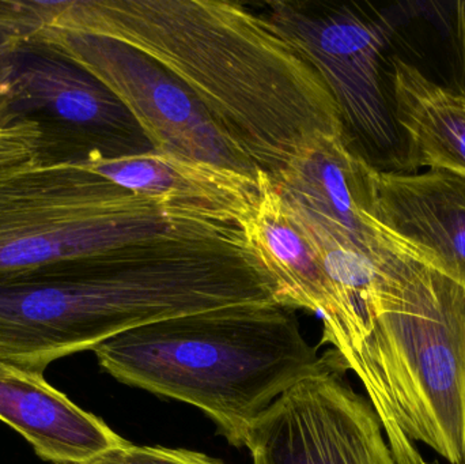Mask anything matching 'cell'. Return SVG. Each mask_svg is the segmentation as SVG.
<instances>
[{"label":"cell","mask_w":465,"mask_h":464,"mask_svg":"<svg viewBox=\"0 0 465 464\" xmlns=\"http://www.w3.org/2000/svg\"><path fill=\"white\" fill-rule=\"evenodd\" d=\"M49 27L114 38L152 57L267 176L317 136L346 138L319 73L238 3L64 0Z\"/></svg>","instance_id":"obj_1"},{"label":"cell","mask_w":465,"mask_h":464,"mask_svg":"<svg viewBox=\"0 0 465 464\" xmlns=\"http://www.w3.org/2000/svg\"><path fill=\"white\" fill-rule=\"evenodd\" d=\"M229 301L228 266L206 240L161 237L62 262L0 285V360L44 373L114 335Z\"/></svg>","instance_id":"obj_2"},{"label":"cell","mask_w":465,"mask_h":464,"mask_svg":"<svg viewBox=\"0 0 465 464\" xmlns=\"http://www.w3.org/2000/svg\"><path fill=\"white\" fill-rule=\"evenodd\" d=\"M93 351L120 383L201 409L238 449L254 422L319 361L294 310L279 302L155 321Z\"/></svg>","instance_id":"obj_3"},{"label":"cell","mask_w":465,"mask_h":464,"mask_svg":"<svg viewBox=\"0 0 465 464\" xmlns=\"http://www.w3.org/2000/svg\"><path fill=\"white\" fill-rule=\"evenodd\" d=\"M262 15L322 76L352 152L374 171L418 173L411 139L396 116L393 82L396 57L411 67L422 62L417 2L325 8L272 2Z\"/></svg>","instance_id":"obj_4"},{"label":"cell","mask_w":465,"mask_h":464,"mask_svg":"<svg viewBox=\"0 0 465 464\" xmlns=\"http://www.w3.org/2000/svg\"><path fill=\"white\" fill-rule=\"evenodd\" d=\"M237 229L135 195L79 166L0 163V285L149 240Z\"/></svg>","instance_id":"obj_5"},{"label":"cell","mask_w":465,"mask_h":464,"mask_svg":"<svg viewBox=\"0 0 465 464\" xmlns=\"http://www.w3.org/2000/svg\"><path fill=\"white\" fill-rule=\"evenodd\" d=\"M376 267V338L407 433L465 464V288L393 239Z\"/></svg>","instance_id":"obj_6"},{"label":"cell","mask_w":465,"mask_h":464,"mask_svg":"<svg viewBox=\"0 0 465 464\" xmlns=\"http://www.w3.org/2000/svg\"><path fill=\"white\" fill-rule=\"evenodd\" d=\"M35 124V166H81L150 150L133 114L114 93L56 45L22 41L0 81V128Z\"/></svg>","instance_id":"obj_7"},{"label":"cell","mask_w":465,"mask_h":464,"mask_svg":"<svg viewBox=\"0 0 465 464\" xmlns=\"http://www.w3.org/2000/svg\"><path fill=\"white\" fill-rule=\"evenodd\" d=\"M49 41L103 81L133 114L155 152L259 179L264 172L168 70L138 49L104 35L45 27Z\"/></svg>","instance_id":"obj_8"},{"label":"cell","mask_w":465,"mask_h":464,"mask_svg":"<svg viewBox=\"0 0 465 464\" xmlns=\"http://www.w3.org/2000/svg\"><path fill=\"white\" fill-rule=\"evenodd\" d=\"M346 372L331 351L275 400L246 438L253 464H396L376 411Z\"/></svg>","instance_id":"obj_9"},{"label":"cell","mask_w":465,"mask_h":464,"mask_svg":"<svg viewBox=\"0 0 465 464\" xmlns=\"http://www.w3.org/2000/svg\"><path fill=\"white\" fill-rule=\"evenodd\" d=\"M373 168L346 138L320 135L270 177L295 222L379 264L392 242L374 218Z\"/></svg>","instance_id":"obj_10"},{"label":"cell","mask_w":465,"mask_h":464,"mask_svg":"<svg viewBox=\"0 0 465 464\" xmlns=\"http://www.w3.org/2000/svg\"><path fill=\"white\" fill-rule=\"evenodd\" d=\"M374 218L415 258L465 288V174L373 169Z\"/></svg>","instance_id":"obj_11"},{"label":"cell","mask_w":465,"mask_h":464,"mask_svg":"<svg viewBox=\"0 0 465 464\" xmlns=\"http://www.w3.org/2000/svg\"><path fill=\"white\" fill-rule=\"evenodd\" d=\"M79 168L94 172L135 195L238 228L260 199V177L153 149L94 158Z\"/></svg>","instance_id":"obj_12"},{"label":"cell","mask_w":465,"mask_h":464,"mask_svg":"<svg viewBox=\"0 0 465 464\" xmlns=\"http://www.w3.org/2000/svg\"><path fill=\"white\" fill-rule=\"evenodd\" d=\"M0 421L54 464H84L130 443L54 389L44 373L2 360Z\"/></svg>","instance_id":"obj_13"},{"label":"cell","mask_w":465,"mask_h":464,"mask_svg":"<svg viewBox=\"0 0 465 464\" xmlns=\"http://www.w3.org/2000/svg\"><path fill=\"white\" fill-rule=\"evenodd\" d=\"M240 229L275 281L279 304L320 313L322 321L335 315L336 286L265 173L256 209Z\"/></svg>","instance_id":"obj_14"},{"label":"cell","mask_w":465,"mask_h":464,"mask_svg":"<svg viewBox=\"0 0 465 464\" xmlns=\"http://www.w3.org/2000/svg\"><path fill=\"white\" fill-rule=\"evenodd\" d=\"M399 124L411 139L418 166L465 174V95L429 81L395 59Z\"/></svg>","instance_id":"obj_15"},{"label":"cell","mask_w":465,"mask_h":464,"mask_svg":"<svg viewBox=\"0 0 465 464\" xmlns=\"http://www.w3.org/2000/svg\"><path fill=\"white\" fill-rule=\"evenodd\" d=\"M63 5L64 0H0V26L30 38L51 26Z\"/></svg>","instance_id":"obj_16"},{"label":"cell","mask_w":465,"mask_h":464,"mask_svg":"<svg viewBox=\"0 0 465 464\" xmlns=\"http://www.w3.org/2000/svg\"><path fill=\"white\" fill-rule=\"evenodd\" d=\"M84 464H225L201 452L166 447H138L128 443Z\"/></svg>","instance_id":"obj_17"},{"label":"cell","mask_w":465,"mask_h":464,"mask_svg":"<svg viewBox=\"0 0 465 464\" xmlns=\"http://www.w3.org/2000/svg\"><path fill=\"white\" fill-rule=\"evenodd\" d=\"M40 131L35 124L0 128V163H26L35 154Z\"/></svg>","instance_id":"obj_18"},{"label":"cell","mask_w":465,"mask_h":464,"mask_svg":"<svg viewBox=\"0 0 465 464\" xmlns=\"http://www.w3.org/2000/svg\"><path fill=\"white\" fill-rule=\"evenodd\" d=\"M24 40L26 38L22 37L14 30L0 26V81H2L3 71L7 64V60L10 59L16 46Z\"/></svg>","instance_id":"obj_19"}]
</instances>
